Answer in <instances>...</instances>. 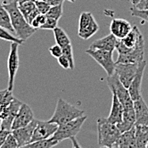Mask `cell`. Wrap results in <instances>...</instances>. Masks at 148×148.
<instances>
[{
	"instance_id": "obj_7",
	"label": "cell",
	"mask_w": 148,
	"mask_h": 148,
	"mask_svg": "<svg viewBox=\"0 0 148 148\" xmlns=\"http://www.w3.org/2000/svg\"><path fill=\"white\" fill-rule=\"evenodd\" d=\"M99 30V25L90 12H83L79 16L78 37L87 40L95 35Z\"/></svg>"
},
{
	"instance_id": "obj_47",
	"label": "cell",
	"mask_w": 148,
	"mask_h": 148,
	"mask_svg": "<svg viewBox=\"0 0 148 148\" xmlns=\"http://www.w3.org/2000/svg\"><path fill=\"white\" fill-rule=\"evenodd\" d=\"M73 148H74V147H73Z\"/></svg>"
},
{
	"instance_id": "obj_5",
	"label": "cell",
	"mask_w": 148,
	"mask_h": 148,
	"mask_svg": "<svg viewBox=\"0 0 148 148\" xmlns=\"http://www.w3.org/2000/svg\"><path fill=\"white\" fill-rule=\"evenodd\" d=\"M106 82L112 93L117 95L119 101L123 105V110L134 107V101L130 97L129 89L125 88L120 82L117 74L114 73L112 76H108Z\"/></svg>"
},
{
	"instance_id": "obj_10",
	"label": "cell",
	"mask_w": 148,
	"mask_h": 148,
	"mask_svg": "<svg viewBox=\"0 0 148 148\" xmlns=\"http://www.w3.org/2000/svg\"><path fill=\"white\" fill-rule=\"evenodd\" d=\"M58 125L54 123H49V121H37V125L34 129L31 142L43 140L51 138L56 131L57 130Z\"/></svg>"
},
{
	"instance_id": "obj_39",
	"label": "cell",
	"mask_w": 148,
	"mask_h": 148,
	"mask_svg": "<svg viewBox=\"0 0 148 148\" xmlns=\"http://www.w3.org/2000/svg\"><path fill=\"white\" fill-rule=\"evenodd\" d=\"M135 8H137L138 10H148V0H140V2L135 6Z\"/></svg>"
},
{
	"instance_id": "obj_15",
	"label": "cell",
	"mask_w": 148,
	"mask_h": 148,
	"mask_svg": "<svg viewBox=\"0 0 148 148\" xmlns=\"http://www.w3.org/2000/svg\"><path fill=\"white\" fill-rule=\"evenodd\" d=\"M37 121H38L37 119H34L28 125L16 129V130H13L11 131V133L14 135V137L15 138L18 145H19V147L30 143L34 129L37 125Z\"/></svg>"
},
{
	"instance_id": "obj_3",
	"label": "cell",
	"mask_w": 148,
	"mask_h": 148,
	"mask_svg": "<svg viewBox=\"0 0 148 148\" xmlns=\"http://www.w3.org/2000/svg\"><path fill=\"white\" fill-rule=\"evenodd\" d=\"M97 131L100 147H114L122 134L117 124L112 123L106 118L97 119Z\"/></svg>"
},
{
	"instance_id": "obj_30",
	"label": "cell",
	"mask_w": 148,
	"mask_h": 148,
	"mask_svg": "<svg viewBox=\"0 0 148 148\" xmlns=\"http://www.w3.org/2000/svg\"><path fill=\"white\" fill-rule=\"evenodd\" d=\"M62 14H63V3H60L58 5L51 6L49 10L47 12L46 16L59 21L60 17L62 16Z\"/></svg>"
},
{
	"instance_id": "obj_23",
	"label": "cell",
	"mask_w": 148,
	"mask_h": 148,
	"mask_svg": "<svg viewBox=\"0 0 148 148\" xmlns=\"http://www.w3.org/2000/svg\"><path fill=\"white\" fill-rule=\"evenodd\" d=\"M134 130L136 148H146L148 143V126L134 125Z\"/></svg>"
},
{
	"instance_id": "obj_2",
	"label": "cell",
	"mask_w": 148,
	"mask_h": 148,
	"mask_svg": "<svg viewBox=\"0 0 148 148\" xmlns=\"http://www.w3.org/2000/svg\"><path fill=\"white\" fill-rule=\"evenodd\" d=\"M84 115H85L84 111L80 110L77 107L74 106L73 105L66 102L62 98H59L54 114L51 119L49 120V122L60 125L77 118H80Z\"/></svg>"
},
{
	"instance_id": "obj_22",
	"label": "cell",
	"mask_w": 148,
	"mask_h": 148,
	"mask_svg": "<svg viewBox=\"0 0 148 148\" xmlns=\"http://www.w3.org/2000/svg\"><path fill=\"white\" fill-rule=\"evenodd\" d=\"M135 130L134 126L129 131L123 132L119 136L114 147L116 148H136L135 145Z\"/></svg>"
},
{
	"instance_id": "obj_44",
	"label": "cell",
	"mask_w": 148,
	"mask_h": 148,
	"mask_svg": "<svg viewBox=\"0 0 148 148\" xmlns=\"http://www.w3.org/2000/svg\"><path fill=\"white\" fill-rule=\"evenodd\" d=\"M67 1H69V2H71V3H75L76 0H67Z\"/></svg>"
},
{
	"instance_id": "obj_8",
	"label": "cell",
	"mask_w": 148,
	"mask_h": 148,
	"mask_svg": "<svg viewBox=\"0 0 148 148\" xmlns=\"http://www.w3.org/2000/svg\"><path fill=\"white\" fill-rule=\"evenodd\" d=\"M143 39V35L140 29L136 26H134L131 32L126 37L122 39H119L116 49L118 50L119 54H128L131 52Z\"/></svg>"
},
{
	"instance_id": "obj_34",
	"label": "cell",
	"mask_w": 148,
	"mask_h": 148,
	"mask_svg": "<svg viewBox=\"0 0 148 148\" xmlns=\"http://www.w3.org/2000/svg\"><path fill=\"white\" fill-rule=\"evenodd\" d=\"M0 148H19V145L11 132L9 134L5 141Z\"/></svg>"
},
{
	"instance_id": "obj_28",
	"label": "cell",
	"mask_w": 148,
	"mask_h": 148,
	"mask_svg": "<svg viewBox=\"0 0 148 148\" xmlns=\"http://www.w3.org/2000/svg\"><path fill=\"white\" fill-rule=\"evenodd\" d=\"M14 98L12 91H10L8 89L0 90V112L6 109Z\"/></svg>"
},
{
	"instance_id": "obj_38",
	"label": "cell",
	"mask_w": 148,
	"mask_h": 148,
	"mask_svg": "<svg viewBox=\"0 0 148 148\" xmlns=\"http://www.w3.org/2000/svg\"><path fill=\"white\" fill-rule=\"evenodd\" d=\"M58 60V63L59 65L64 69H70V62L69 60H67V58L66 56H64L63 55L60 56L59 58H57Z\"/></svg>"
},
{
	"instance_id": "obj_21",
	"label": "cell",
	"mask_w": 148,
	"mask_h": 148,
	"mask_svg": "<svg viewBox=\"0 0 148 148\" xmlns=\"http://www.w3.org/2000/svg\"><path fill=\"white\" fill-rule=\"evenodd\" d=\"M135 120H136L135 112H134V107L129 108V109H124L122 121L117 124L120 132L123 133L131 130L135 124Z\"/></svg>"
},
{
	"instance_id": "obj_18",
	"label": "cell",
	"mask_w": 148,
	"mask_h": 148,
	"mask_svg": "<svg viewBox=\"0 0 148 148\" xmlns=\"http://www.w3.org/2000/svg\"><path fill=\"white\" fill-rule=\"evenodd\" d=\"M134 109L135 112V124L148 126V106L143 98L134 101Z\"/></svg>"
},
{
	"instance_id": "obj_46",
	"label": "cell",
	"mask_w": 148,
	"mask_h": 148,
	"mask_svg": "<svg viewBox=\"0 0 148 148\" xmlns=\"http://www.w3.org/2000/svg\"><path fill=\"white\" fill-rule=\"evenodd\" d=\"M146 148H148V143H147V147H146Z\"/></svg>"
},
{
	"instance_id": "obj_29",
	"label": "cell",
	"mask_w": 148,
	"mask_h": 148,
	"mask_svg": "<svg viewBox=\"0 0 148 148\" xmlns=\"http://www.w3.org/2000/svg\"><path fill=\"white\" fill-rule=\"evenodd\" d=\"M0 38L3 39V40H5V41H9V42H15V43H17L19 45H23L24 41L20 39L19 38H17L15 35H13L11 32H10L9 31L2 27L0 26Z\"/></svg>"
},
{
	"instance_id": "obj_14",
	"label": "cell",
	"mask_w": 148,
	"mask_h": 148,
	"mask_svg": "<svg viewBox=\"0 0 148 148\" xmlns=\"http://www.w3.org/2000/svg\"><path fill=\"white\" fill-rule=\"evenodd\" d=\"M35 118L33 112L29 106V105L22 103L12 123V130L28 125Z\"/></svg>"
},
{
	"instance_id": "obj_16",
	"label": "cell",
	"mask_w": 148,
	"mask_h": 148,
	"mask_svg": "<svg viewBox=\"0 0 148 148\" xmlns=\"http://www.w3.org/2000/svg\"><path fill=\"white\" fill-rule=\"evenodd\" d=\"M133 28L131 24L121 18H114L112 20L110 24V32L118 39H122L126 37Z\"/></svg>"
},
{
	"instance_id": "obj_45",
	"label": "cell",
	"mask_w": 148,
	"mask_h": 148,
	"mask_svg": "<svg viewBox=\"0 0 148 148\" xmlns=\"http://www.w3.org/2000/svg\"><path fill=\"white\" fill-rule=\"evenodd\" d=\"M1 123H2V120L0 119V126H1Z\"/></svg>"
},
{
	"instance_id": "obj_25",
	"label": "cell",
	"mask_w": 148,
	"mask_h": 148,
	"mask_svg": "<svg viewBox=\"0 0 148 148\" xmlns=\"http://www.w3.org/2000/svg\"><path fill=\"white\" fill-rule=\"evenodd\" d=\"M53 32H54L55 40H56V45H60L61 48H64L67 45H72L71 39L69 38L68 35L61 27H56L53 30Z\"/></svg>"
},
{
	"instance_id": "obj_13",
	"label": "cell",
	"mask_w": 148,
	"mask_h": 148,
	"mask_svg": "<svg viewBox=\"0 0 148 148\" xmlns=\"http://www.w3.org/2000/svg\"><path fill=\"white\" fill-rule=\"evenodd\" d=\"M144 49L145 41L143 39L131 52L128 54H119V57L116 60V63L140 64L142 60H144Z\"/></svg>"
},
{
	"instance_id": "obj_19",
	"label": "cell",
	"mask_w": 148,
	"mask_h": 148,
	"mask_svg": "<svg viewBox=\"0 0 148 148\" xmlns=\"http://www.w3.org/2000/svg\"><path fill=\"white\" fill-rule=\"evenodd\" d=\"M118 41L119 39L116 37H114L112 33H110L109 35L104 37L102 38L97 39L95 42H93L92 45L89 46V49L114 51V49H116Z\"/></svg>"
},
{
	"instance_id": "obj_24",
	"label": "cell",
	"mask_w": 148,
	"mask_h": 148,
	"mask_svg": "<svg viewBox=\"0 0 148 148\" xmlns=\"http://www.w3.org/2000/svg\"><path fill=\"white\" fill-rule=\"evenodd\" d=\"M0 26L5 28L7 31H9L10 32H13L14 34H15L14 28L11 25L10 15L7 10L4 8L3 3L1 0H0Z\"/></svg>"
},
{
	"instance_id": "obj_43",
	"label": "cell",
	"mask_w": 148,
	"mask_h": 148,
	"mask_svg": "<svg viewBox=\"0 0 148 148\" xmlns=\"http://www.w3.org/2000/svg\"><path fill=\"white\" fill-rule=\"evenodd\" d=\"M100 148H116L114 147H100Z\"/></svg>"
},
{
	"instance_id": "obj_20",
	"label": "cell",
	"mask_w": 148,
	"mask_h": 148,
	"mask_svg": "<svg viewBox=\"0 0 148 148\" xmlns=\"http://www.w3.org/2000/svg\"><path fill=\"white\" fill-rule=\"evenodd\" d=\"M123 114V106L121 104V102L119 101L117 95L115 94H112V107H111L109 116L106 119L112 123L118 124L122 121Z\"/></svg>"
},
{
	"instance_id": "obj_36",
	"label": "cell",
	"mask_w": 148,
	"mask_h": 148,
	"mask_svg": "<svg viewBox=\"0 0 148 148\" xmlns=\"http://www.w3.org/2000/svg\"><path fill=\"white\" fill-rule=\"evenodd\" d=\"M35 4H36V7L38 9V10L39 11L40 14H43V15H46L47 12L50 9V5L45 2V1H35Z\"/></svg>"
},
{
	"instance_id": "obj_4",
	"label": "cell",
	"mask_w": 148,
	"mask_h": 148,
	"mask_svg": "<svg viewBox=\"0 0 148 148\" xmlns=\"http://www.w3.org/2000/svg\"><path fill=\"white\" fill-rule=\"evenodd\" d=\"M86 119H87V116L84 115L80 118H77L66 123L58 125L57 130L51 138L58 140L60 142L66 139H71L72 137H75L80 132L82 126Z\"/></svg>"
},
{
	"instance_id": "obj_17",
	"label": "cell",
	"mask_w": 148,
	"mask_h": 148,
	"mask_svg": "<svg viewBox=\"0 0 148 148\" xmlns=\"http://www.w3.org/2000/svg\"><path fill=\"white\" fill-rule=\"evenodd\" d=\"M22 102L20 101L19 100H17L16 98H14L13 101H11V103L10 104L9 107H8V116L2 120L1 123V126H0V130H7V131H12V123L14 122L15 116L21 107Z\"/></svg>"
},
{
	"instance_id": "obj_31",
	"label": "cell",
	"mask_w": 148,
	"mask_h": 148,
	"mask_svg": "<svg viewBox=\"0 0 148 148\" xmlns=\"http://www.w3.org/2000/svg\"><path fill=\"white\" fill-rule=\"evenodd\" d=\"M62 55L66 56L70 62V70L73 71L74 67V58H73V46L72 45H67L64 48H62Z\"/></svg>"
},
{
	"instance_id": "obj_26",
	"label": "cell",
	"mask_w": 148,
	"mask_h": 148,
	"mask_svg": "<svg viewBox=\"0 0 148 148\" xmlns=\"http://www.w3.org/2000/svg\"><path fill=\"white\" fill-rule=\"evenodd\" d=\"M58 143H59L58 140L49 138L47 140L33 141V142L28 143V144L22 146L19 148H52L56 147Z\"/></svg>"
},
{
	"instance_id": "obj_37",
	"label": "cell",
	"mask_w": 148,
	"mask_h": 148,
	"mask_svg": "<svg viewBox=\"0 0 148 148\" xmlns=\"http://www.w3.org/2000/svg\"><path fill=\"white\" fill-rule=\"evenodd\" d=\"M49 50L50 55H51L53 57L56 58V59L59 58L60 56H62V48L58 45L51 46V47L49 49Z\"/></svg>"
},
{
	"instance_id": "obj_35",
	"label": "cell",
	"mask_w": 148,
	"mask_h": 148,
	"mask_svg": "<svg viewBox=\"0 0 148 148\" xmlns=\"http://www.w3.org/2000/svg\"><path fill=\"white\" fill-rule=\"evenodd\" d=\"M46 17H47V16H46ZM58 21H57V20H56V19L47 17L45 23L40 27V29L52 30V31H53L56 27H58V26H57V25H58Z\"/></svg>"
},
{
	"instance_id": "obj_1",
	"label": "cell",
	"mask_w": 148,
	"mask_h": 148,
	"mask_svg": "<svg viewBox=\"0 0 148 148\" xmlns=\"http://www.w3.org/2000/svg\"><path fill=\"white\" fill-rule=\"evenodd\" d=\"M3 3L10 15L11 25L15 31V36L20 39L26 41L32 34L35 33L37 30L30 25L19 10L17 0L3 1Z\"/></svg>"
},
{
	"instance_id": "obj_41",
	"label": "cell",
	"mask_w": 148,
	"mask_h": 148,
	"mask_svg": "<svg viewBox=\"0 0 148 148\" xmlns=\"http://www.w3.org/2000/svg\"><path fill=\"white\" fill-rule=\"evenodd\" d=\"M70 140H72V143H73V147L74 148H82V147L80 146V144L78 143L77 140L76 139V136H75V137H72V138H71Z\"/></svg>"
},
{
	"instance_id": "obj_12",
	"label": "cell",
	"mask_w": 148,
	"mask_h": 148,
	"mask_svg": "<svg viewBox=\"0 0 148 148\" xmlns=\"http://www.w3.org/2000/svg\"><path fill=\"white\" fill-rule=\"evenodd\" d=\"M146 67H147V61L144 60L139 64L136 73L134 77L133 80H132L130 87L128 88L129 93H130V97L133 100V101H135L140 100V98H142L141 84H142L143 75H144V71H145Z\"/></svg>"
},
{
	"instance_id": "obj_27",
	"label": "cell",
	"mask_w": 148,
	"mask_h": 148,
	"mask_svg": "<svg viewBox=\"0 0 148 148\" xmlns=\"http://www.w3.org/2000/svg\"><path fill=\"white\" fill-rule=\"evenodd\" d=\"M18 7L27 21L28 16L37 9L35 2L32 1H20L18 2Z\"/></svg>"
},
{
	"instance_id": "obj_32",
	"label": "cell",
	"mask_w": 148,
	"mask_h": 148,
	"mask_svg": "<svg viewBox=\"0 0 148 148\" xmlns=\"http://www.w3.org/2000/svg\"><path fill=\"white\" fill-rule=\"evenodd\" d=\"M130 14L134 17L140 18L143 21V22L144 21L148 22V10H138L137 8L133 6L130 8Z\"/></svg>"
},
{
	"instance_id": "obj_11",
	"label": "cell",
	"mask_w": 148,
	"mask_h": 148,
	"mask_svg": "<svg viewBox=\"0 0 148 148\" xmlns=\"http://www.w3.org/2000/svg\"><path fill=\"white\" fill-rule=\"evenodd\" d=\"M139 64H126V63H116L115 73L117 74L120 82L125 88H129L134 77L136 73Z\"/></svg>"
},
{
	"instance_id": "obj_33",
	"label": "cell",
	"mask_w": 148,
	"mask_h": 148,
	"mask_svg": "<svg viewBox=\"0 0 148 148\" xmlns=\"http://www.w3.org/2000/svg\"><path fill=\"white\" fill-rule=\"evenodd\" d=\"M46 19H47V17H46V15H43V14H39L38 15H37L33 20H32V21L30 23V25L33 27V28H35V29H40V27L44 25L45 23V21H46Z\"/></svg>"
},
{
	"instance_id": "obj_40",
	"label": "cell",
	"mask_w": 148,
	"mask_h": 148,
	"mask_svg": "<svg viewBox=\"0 0 148 148\" xmlns=\"http://www.w3.org/2000/svg\"><path fill=\"white\" fill-rule=\"evenodd\" d=\"M10 133V131H7V130H0V147H2V145L3 144V142L5 141L7 136L9 135V134Z\"/></svg>"
},
{
	"instance_id": "obj_42",
	"label": "cell",
	"mask_w": 148,
	"mask_h": 148,
	"mask_svg": "<svg viewBox=\"0 0 148 148\" xmlns=\"http://www.w3.org/2000/svg\"><path fill=\"white\" fill-rule=\"evenodd\" d=\"M129 1H130V3L133 5L134 7H135L138 4V3L140 2V0H129Z\"/></svg>"
},
{
	"instance_id": "obj_6",
	"label": "cell",
	"mask_w": 148,
	"mask_h": 148,
	"mask_svg": "<svg viewBox=\"0 0 148 148\" xmlns=\"http://www.w3.org/2000/svg\"><path fill=\"white\" fill-rule=\"evenodd\" d=\"M107 73V76H112L115 72L116 61L113 60V51L104 49H89L85 51Z\"/></svg>"
},
{
	"instance_id": "obj_9",
	"label": "cell",
	"mask_w": 148,
	"mask_h": 148,
	"mask_svg": "<svg viewBox=\"0 0 148 148\" xmlns=\"http://www.w3.org/2000/svg\"><path fill=\"white\" fill-rule=\"evenodd\" d=\"M19 44L11 42L10 43V53L8 56L7 60V67H8V89L10 91H13L14 89V83L17 71L19 69L20 66V59L18 55V49H19Z\"/></svg>"
}]
</instances>
